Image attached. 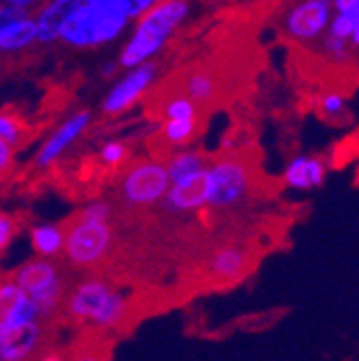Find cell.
Listing matches in <instances>:
<instances>
[{"instance_id":"obj_1","label":"cell","mask_w":359,"mask_h":361,"mask_svg":"<svg viewBox=\"0 0 359 361\" xmlns=\"http://www.w3.org/2000/svg\"><path fill=\"white\" fill-rule=\"evenodd\" d=\"M112 204L93 200L82 207L69 226H65L63 258L78 269L97 267L112 247Z\"/></svg>"},{"instance_id":"obj_2","label":"cell","mask_w":359,"mask_h":361,"mask_svg":"<svg viewBox=\"0 0 359 361\" xmlns=\"http://www.w3.org/2000/svg\"><path fill=\"white\" fill-rule=\"evenodd\" d=\"M190 13V0H159V3L138 18L133 32L118 54V67L133 69L151 63L170 41L174 30Z\"/></svg>"},{"instance_id":"obj_3","label":"cell","mask_w":359,"mask_h":361,"mask_svg":"<svg viewBox=\"0 0 359 361\" xmlns=\"http://www.w3.org/2000/svg\"><path fill=\"white\" fill-rule=\"evenodd\" d=\"M67 319L97 331L118 327L127 312L125 295L102 278H84L67 290L63 310Z\"/></svg>"},{"instance_id":"obj_4","label":"cell","mask_w":359,"mask_h":361,"mask_svg":"<svg viewBox=\"0 0 359 361\" xmlns=\"http://www.w3.org/2000/svg\"><path fill=\"white\" fill-rule=\"evenodd\" d=\"M9 278L28 297V301L35 305L39 319L43 323L54 319L63 310L67 282H65L63 269L56 260L32 256L24 260L22 264H18Z\"/></svg>"},{"instance_id":"obj_5","label":"cell","mask_w":359,"mask_h":361,"mask_svg":"<svg viewBox=\"0 0 359 361\" xmlns=\"http://www.w3.org/2000/svg\"><path fill=\"white\" fill-rule=\"evenodd\" d=\"M127 24L129 20L118 11L116 5L93 7L82 3L61 28L59 39L78 50L97 48V45H106L118 39L125 32Z\"/></svg>"},{"instance_id":"obj_6","label":"cell","mask_w":359,"mask_h":361,"mask_svg":"<svg viewBox=\"0 0 359 361\" xmlns=\"http://www.w3.org/2000/svg\"><path fill=\"white\" fill-rule=\"evenodd\" d=\"M207 209L229 211L241 207L252 190L250 168L235 157H219L207 166Z\"/></svg>"},{"instance_id":"obj_7","label":"cell","mask_w":359,"mask_h":361,"mask_svg":"<svg viewBox=\"0 0 359 361\" xmlns=\"http://www.w3.org/2000/svg\"><path fill=\"white\" fill-rule=\"evenodd\" d=\"M170 188L168 172L159 159H140L125 168L118 194L123 204L131 209H142L159 204Z\"/></svg>"},{"instance_id":"obj_8","label":"cell","mask_w":359,"mask_h":361,"mask_svg":"<svg viewBox=\"0 0 359 361\" xmlns=\"http://www.w3.org/2000/svg\"><path fill=\"white\" fill-rule=\"evenodd\" d=\"M331 16V0H295L282 13V32L301 45L317 43L325 35Z\"/></svg>"},{"instance_id":"obj_9","label":"cell","mask_w":359,"mask_h":361,"mask_svg":"<svg viewBox=\"0 0 359 361\" xmlns=\"http://www.w3.org/2000/svg\"><path fill=\"white\" fill-rule=\"evenodd\" d=\"M157 73L159 69L153 61L127 69V73L118 78L106 93L102 102V112L108 116H118L129 108H133L151 90V86L157 80Z\"/></svg>"},{"instance_id":"obj_10","label":"cell","mask_w":359,"mask_h":361,"mask_svg":"<svg viewBox=\"0 0 359 361\" xmlns=\"http://www.w3.org/2000/svg\"><path fill=\"white\" fill-rule=\"evenodd\" d=\"M93 121V114L88 110H78L71 116H67L46 140L37 149L35 155V168L37 170H48L56 161L63 159V155L82 138L84 131L88 129Z\"/></svg>"},{"instance_id":"obj_11","label":"cell","mask_w":359,"mask_h":361,"mask_svg":"<svg viewBox=\"0 0 359 361\" xmlns=\"http://www.w3.org/2000/svg\"><path fill=\"white\" fill-rule=\"evenodd\" d=\"M46 323L35 321L0 331V361H35L43 350Z\"/></svg>"},{"instance_id":"obj_12","label":"cell","mask_w":359,"mask_h":361,"mask_svg":"<svg viewBox=\"0 0 359 361\" xmlns=\"http://www.w3.org/2000/svg\"><path fill=\"white\" fill-rule=\"evenodd\" d=\"M207 168L194 176H188L183 180L170 183L164 200L159 202L166 213L183 215V213H196L200 209H207Z\"/></svg>"},{"instance_id":"obj_13","label":"cell","mask_w":359,"mask_h":361,"mask_svg":"<svg viewBox=\"0 0 359 361\" xmlns=\"http://www.w3.org/2000/svg\"><path fill=\"white\" fill-rule=\"evenodd\" d=\"M41 321L35 305L11 278H0V331Z\"/></svg>"},{"instance_id":"obj_14","label":"cell","mask_w":359,"mask_h":361,"mask_svg":"<svg viewBox=\"0 0 359 361\" xmlns=\"http://www.w3.org/2000/svg\"><path fill=\"white\" fill-rule=\"evenodd\" d=\"M329 166L319 155H295L282 172L284 185L295 192H314L327 178Z\"/></svg>"},{"instance_id":"obj_15","label":"cell","mask_w":359,"mask_h":361,"mask_svg":"<svg viewBox=\"0 0 359 361\" xmlns=\"http://www.w3.org/2000/svg\"><path fill=\"white\" fill-rule=\"evenodd\" d=\"M80 5H82V0H48V3H43L37 16L32 18L37 41L39 43L56 41L61 35V28L78 11Z\"/></svg>"},{"instance_id":"obj_16","label":"cell","mask_w":359,"mask_h":361,"mask_svg":"<svg viewBox=\"0 0 359 361\" xmlns=\"http://www.w3.org/2000/svg\"><path fill=\"white\" fill-rule=\"evenodd\" d=\"M28 243L32 247V254L37 258L56 260L63 256V243H65V226L61 224H35L28 231Z\"/></svg>"},{"instance_id":"obj_17","label":"cell","mask_w":359,"mask_h":361,"mask_svg":"<svg viewBox=\"0 0 359 361\" xmlns=\"http://www.w3.org/2000/svg\"><path fill=\"white\" fill-rule=\"evenodd\" d=\"M248 264V256L241 247L235 245H226V247H219L209 262V271L213 278L219 280H235L239 278Z\"/></svg>"},{"instance_id":"obj_18","label":"cell","mask_w":359,"mask_h":361,"mask_svg":"<svg viewBox=\"0 0 359 361\" xmlns=\"http://www.w3.org/2000/svg\"><path fill=\"white\" fill-rule=\"evenodd\" d=\"M35 41H37V30H35V22L30 16L0 28V52L3 54L22 52L30 48Z\"/></svg>"},{"instance_id":"obj_19","label":"cell","mask_w":359,"mask_h":361,"mask_svg":"<svg viewBox=\"0 0 359 361\" xmlns=\"http://www.w3.org/2000/svg\"><path fill=\"white\" fill-rule=\"evenodd\" d=\"M166 172H168V180L170 183H176V180H183L188 176H194L198 172H202L209 166V159L200 153V151H192V149H181L172 153L166 161Z\"/></svg>"},{"instance_id":"obj_20","label":"cell","mask_w":359,"mask_h":361,"mask_svg":"<svg viewBox=\"0 0 359 361\" xmlns=\"http://www.w3.org/2000/svg\"><path fill=\"white\" fill-rule=\"evenodd\" d=\"M183 90H185V97L192 99L196 106H209L215 102L217 97V78L207 71V69H192L183 82Z\"/></svg>"},{"instance_id":"obj_21","label":"cell","mask_w":359,"mask_h":361,"mask_svg":"<svg viewBox=\"0 0 359 361\" xmlns=\"http://www.w3.org/2000/svg\"><path fill=\"white\" fill-rule=\"evenodd\" d=\"M198 125L196 121H174V118H166L162 125V138L170 145V147H185L196 138Z\"/></svg>"},{"instance_id":"obj_22","label":"cell","mask_w":359,"mask_h":361,"mask_svg":"<svg viewBox=\"0 0 359 361\" xmlns=\"http://www.w3.org/2000/svg\"><path fill=\"white\" fill-rule=\"evenodd\" d=\"M24 140H26L24 123L16 114L0 110V142L9 145L11 149H20Z\"/></svg>"},{"instance_id":"obj_23","label":"cell","mask_w":359,"mask_h":361,"mask_svg":"<svg viewBox=\"0 0 359 361\" xmlns=\"http://www.w3.org/2000/svg\"><path fill=\"white\" fill-rule=\"evenodd\" d=\"M164 121L166 118H174V121H196L198 118V106L188 99L185 95H174L170 97L164 108H162Z\"/></svg>"},{"instance_id":"obj_24","label":"cell","mask_w":359,"mask_h":361,"mask_svg":"<svg viewBox=\"0 0 359 361\" xmlns=\"http://www.w3.org/2000/svg\"><path fill=\"white\" fill-rule=\"evenodd\" d=\"M129 157V147L121 140H108L102 149H99V161L106 168H121Z\"/></svg>"},{"instance_id":"obj_25","label":"cell","mask_w":359,"mask_h":361,"mask_svg":"<svg viewBox=\"0 0 359 361\" xmlns=\"http://www.w3.org/2000/svg\"><path fill=\"white\" fill-rule=\"evenodd\" d=\"M319 110L329 121H342L346 116V97L340 93H325L319 97Z\"/></svg>"},{"instance_id":"obj_26","label":"cell","mask_w":359,"mask_h":361,"mask_svg":"<svg viewBox=\"0 0 359 361\" xmlns=\"http://www.w3.org/2000/svg\"><path fill=\"white\" fill-rule=\"evenodd\" d=\"M157 3H159V0H118L116 7L127 20H138L147 11H151Z\"/></svg>"},{"instance_id":"obj_27","label":"cell","mask_w":359,"mask_h":361,"mask_svg":"<svg viewBox=\"0 0 359 361\" xmlns=\"http://www.w3.org/2000/svg\"><path fill=\"white\" fill-rule=\"evenodd\" d=\"M18 235V219L11 213L0 211V256H3Z\"/></svg>"},{"instance_id":"obj_28","label":"cell","mask_w":359,"mask_h":361,"mask_svg":"<svg viewBox=\"0 0 359 361\" xmlns=\"http://www.w3.org/2000/svg\"><path fill=\"white\" fill-rule=\"evenodd\" d=\"M28 18V11L24 9H18V7H11V5H0V28L9 26L11 22H18V20H24Z\"/></svg>"},{"instance_id":"obj_29","label":"cell","mask_w":359,"mask_h":361,"mask_svg":"<svg viewBox=\"0 0 359 361\" xmlns=\"http://www.w3.org/2000/svg\"><path fill=\"white\" fill-rule=\"evenodd\" d=\"M13 161H16V149L0 142V176L7 174L13 168Z\"/></svg>"},{"instance_id":"obj_30","label":"cell","mask_w":359,"mask_h":361,"mask_svg":"<svg viewBox=\"0 0 359 361\" xmlns=\"http://www.w3.org/2000/svg\"><path fill=\"white\" fill-rule=\"evenodd\" d=\"M334 13H351L359 11V0H331Z\"/></svg>"},{"instance_id":"obj_31","label":"cell","mask_w":359,"mask_h":361,"mask_svg":"<svg viewBox=\"0 0 359 361\" xmlns=\"http://www.w3.org/2000/svg\"><path fill=\"white\" fill-rule=\"evenodd\" d=\"M35 361H67V357L61 353V350H54V348H48V350H41L37 355Z\"/></svg>"},{"instance_id":"obj_32","label":"cell","mask_w":359,"mask_h":361,"mask_svg":"<svg viewBox=\"0 0 359 361\" xmlns=\"http://www.w3.org/2000/svg\"><path fill=\"white\" fill-rule=\"evenodd\" d=\"M46 3V0H5V5H11V7H18V9H24V11H30L32 7Z\"/></svg>"},{"instance_id":"obj_33","label":"cell","mask_w":359,"mask_h":361,"mask_svg":"<svg viewBox=\"0 0 359 361\" xmlns=\"http://www.w3.org/2000/svg\"><path fill=\"white\" fill-rule=\"evenodd\" d=\"M84 5H93V7H108V5H116L118 0H82Z\"/></svg>"},{"instance_id":"obj_34","label":"cell","mask_w":359,"mask_h":361,"mask_svg":"<svg viewBox=\"0 0 359 361\" xmlns=\"http://www.w3.org/2000/svg\"><path fill=\"white\" fill-rule=\"evenodd\" d=\"M71 361H104V359H99V357L93 355V353H86V355H78V357L71 359Z\"/></svg>"},{"instance_id":"obj_35","label":"cell","mask_w":359,"mask_h":361,"mask_svg":"<svg viewBox=\"0 0 359 361\" xmlns=\"http://www.w3.org/2000/svg\"><path fill=\"white\" fill-rule=\"evenodd\" d=\"M116 67H118V65H114V63H106V65H104V69H102V73H104L106 78H108V75H114Z\"/></svg>"},{"instance_id":"obj_36","label":"cell","mask_w":359,"mask_h":361,"mask_svg":"<svg viewBox=\"0 0 359 361\" xmlns=\"http://www.w3.org/2000/svg\"><path fill=\"white\" fill-rule=\"evenodd\" d=\"M241 3H252V0H241Z\"/></svg>"},{"instance_id":"obj_37","label":"cell","mask_w":359,"mask_h":361,"mask_svg":"<svg viewBox=\"0 0 359 361\" xmlns=\"http://www.w3.org/2000/svg\"><path fill=\"white\" fill-rule=\"evenodd\" d=\"M3 3H5V0H0V5H3Z\"/></svg>"}]
</instances>
